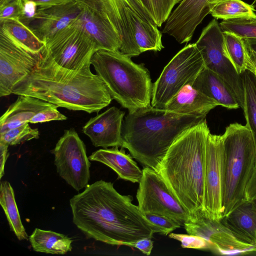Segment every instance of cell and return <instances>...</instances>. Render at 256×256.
Listing matches in <instances>:
<instances>
[{
    "label": "cell",
    "mask_w": 256,
    "mask_h": 256,
    "mask_svg": "<svg viewBox=\"0 0 256 256\" xmlns=\"http://www.w3.org/2000/svg\"><path fill=\"white\" fill-rule=\"evenodd\" d=\"M12 94L33 96L70 110L98 112L112 100L104 82L90 66L79 70L64 68L46 49L32 71L16 84Z\"/></svg>",
    "instance_id": "7a4b0ae2"
},
{
    "label": "cell",
    "mask_w": 256,
    "mask_h": 256,
    "mask_svg": "<svg viewBox=\"0 0 256 256\" xmlns=\"http://www.w3.org/2000/svg\"><path fill=\"white\" fill-rule=\"evenodd\" d=\"M251 202L252 203L253 210H254L255 214H256V200Z\"/></svg>",
    "instance_id": "bcb514c9"
},
{
    "label": "cell",
    "mask_w": 256,
    "mask_h": 256,
    "mask_svg": "<svg viewBox=\"0 0 256 256\" xmlns=\"http://www.w3.org/2000/svg\"><path fill=\"white\" fill-rule=\"evenodd\" d=\"M8 145L4 142H0V178H2L4 174V168L6 160L8 156Z\"/></svg>",
    "instance_id": "b9f144b4"
},
{
    "label": "cell",
    "mask_w": 256,
    "mask_h": 256,
    "mask_svg": "<svg viewBox=\"0 0 256 256\" xmlns=\"http://www.w3.org/2000/svg\"><path fill=\"white\" fill-rule=\"evenodd\" d=\"M28 239L34 250L36 252L64 254L72 250L70 238L52 230L36 228Z\"/></svg>",
    "instance_id": "484cf974"
},
{
    "label": "cell",
    "mask_w": 256,
    "mask_h": 256,
    "mask_svg": "<svg viewBox=\"0 0 256 256\" xmlns=\"http://www.w3.org/2000/svg\"><path fill=\"white\" fill-rule=\"evenodd\" d=\"M80 6V12L74 24L91 37L98 50H119L122 40L117 30L86 8Z\"/></svg>",
    "instance_id": "ac0fdd59"
},
{
    "label": "cell",
    "mask_w": 256,
    "mask_h": 256,
    "mask_svg": "<svg viewBox=\"0 0 256 256\" xmlns=\"http://www.w3.org/2000/svg\"><path fill=\"white\" fill-rule=\"evenodd\" d=\"M204 60L205 67L222 77L234 91L240 107L244 108V90L240 74L226 53L224 32L216 19L204 27L195 43Z\"/></svg>",
    "instance_id": "ba28073f"
},
{
    "label": "cell",
    "mask_w": 256,
    "mask_h": 256,
    "mask_svg": "<svg viewBox=\"0 0 256 256\" xmlns=\"http://www.w3.org/2000/svg\"><path fill=\"white\" fill-rule=\"evenodd\" d=\"M222 0H182L165 22L162 32L179 44L190 41L197 26Z\"/></svg>",
    "instance_id": "9a60e30c"
},
{
    "label": "cell",
    "mask_w": 256,
    "mask_h": 256,
    "mask_svg": "<svg viewBox=\"0 0 256 256\" xmlns=\"http://www.w3.org/2000/svg\"><path fill=\"white\" fill-rule=\"evenodd\" d=\"M223 226L242 243L256 248V214L246 201L222 218Z\"/></svg>",
    "instance_id": "44dd1931"
},
{
    "label": "cell",
    "mask_w": 256,
    "mask_h": 256,
    "mask_svg": "<svg viewBox=\"0 0 256 256\" xmlns=\"http://www.w3.org/2000/svg\"><path fill=\"white\" fill-rule=\"evenodd\" d=\"M78 2L117 30L122 40L119 49L122 54L130 58L141 54L128 24L126 10L130 8L145 20L154 22L139 0H78Z\"/></svg>",
    "instance_id": "4fadbf2b"
},
{
    "label": "cell",
    "mask_w": 256,
    "mask_h": 256,
    "mask_svg": "<svg viewBox=\"0 0 256 256\" xmlns=\"http://www.w3.org/2000/svg\"><path fill=\"white\" fill-rule=\"evenodd\" d=\"M30 0L34 2L38 8H48L64 4H66L78 0Z\"/></svg>",
    "instance_id": "ab89813d"
},
{
    "label": "cell",
    "mask_w": 256,
    "mask_h": 256,
    "mask_svg": "<svg viewBox=\"0 0 256 256\" xmlns=\"http://www.w3.org/2000/svg\"><path fill=\"white\" fill-rule=\"evenodd\" d=\"M132 200V196L118 193L112 183L96 181L70 199L72 222L87 238L112 246L132 247L142 238L163 234Z\"/></svg>",
    "instance_id": "6da1fadb"
},
{
    "label": "cell",
    "mask_w": 256,
    "mask_h": 256,
    "mask_svg": "<svg viewBox=\"0 0 256 256\" xmlns=\"http://www.w3.org/2000/svg\"><path fill=\"white\" fill-rule=\"evenodd\" d=\"M154 24L161 27L172 12L174 6L181 0H139Z\"/></svg>",
    "instance_id": "4dcf8cb0"
},
{
    "label": "cell",
    "mask_w": 256,
    "mask_h": 256,
    "mask_svg": "<svg viewBox=\"0 0 256 256\" xmlns=\"http://www.w3.org/2000/svg\"><path fill=\"white\" fill-rule=\"evenodd\" d=\"M124 114V112L112 106L90 118L83 126L82 132L95 147H122Z\"/></svg>",
    "instance_id": "2e32d148"
},
{
    "label": "cell",
    "mask_w": 256,
    "mask_h": 256,
    "mask_svg": "<svg viewBox=\"0 0 256 256\" xmlns=\"http://www.w3.org/2000/svg\"><path fill=\"white\" fill-rule=\"evenodd\" d=\"M60 176L77 191L87 186L90 163L86 146L74 128L66 130L51 151Z\"/></svg>",
    "instance_id": "30bf717a"
},
{
    "label": "cell",
    "mask_w": 256,
    "mask_h": 256,
    "mask_svg": "<svg viewBox=\"0 0 256 256\" xmlns=\"http://www.w3.org/2000/svg\"><path fill=\"white\" fill-rule=\"evenodd\" d=\"M192 86L213 99L219 106L228 109L240 107L230 86L219 75L204 67L196 78Z\"/></svg>",
    "instance_id": "7402d4cb"
},
{
    "label": "cell",
    "mask_w": 256,
    "mask_h": 256,
    "mask_svg": "<svg viewBox=\"0 0 256 256\" xmlns=\"http://www.w3.org/2000/svg\"><path fill=\"white\" fill-rule=\"evenodd\" d=\"M206 120L182 132L168 149L158 172L190 215L203 212Z\"/></svg>",
    "instance_id": "277c9868"
},
{
    "label": "cell",
    "mask_w": 256,
    "mask_h": 256,
    "mask_svg": "<svg viewBox=\"0 0 256 256\" xmlns=\"http://www.w3.org/2000/svg\"><path fill=\"white\" fill-rule=\"evenodd\" d=\"M246 196L248 202H251L256 200V168L246 187Z\"/></svg>",
    "instance_id": "60d3db41"
},
{
    "label": "cell",
    "mask_w": 256,
    "mask_h": 256,
    "mask_svg": "<svg viewBox=\"0 0 256 256\" xmlns=\"http://www.w3.org/2000/svg\"><path fill=\"white\" fill-rule=\"evenodd\" d=\"M139 182L136 198L143 214H156L168 216L182 226L191 215L174 196L162 176L154 170L144 167Z\"/></svg>",
    "instance_id": "9c48e42d"
},
{
    "label": "cell",
    "mask_w": 256,
    "mask_h": 256,
    "mask_svg": "<svg viewBox=\"0 0 256 256\" xmlns=\"http://www.w3.org/2000/svg\"><path fill=\"white\" fill-rule=\"evenodd\" d=\"M242 76L244 90L243 110L246 120V126L252 133L256 151V76L248 70H246Z\"/></svg>",
    "instance_id": "f1b7e54d"
},
{
    "label": "cell",
    "mask_w": 256,
    "mask_h": 256,
    "mask_svg": "<svg viewBox=\"0 0 256 256\" xmlns=\"http://www.w3.org/2000/svg\"><path fill=\"white\" fill-rule=\"evenodd\" d=\"M118 148L97 150L89 156V160L108 166L117 174L118 178L139 183L142 170L139 168L131 155L126 153L124 148L122 147L120 150Z\"/></svg>",
    "instance_id": "ffe728a7"
},
{
    "label": "cell",
    "mask_w": 256,
    "mask_h": 256,
    "mask_svg": "<svg viewBox=\"0 0 256 256\" xmlns=\"http://www.w3.org/2000/svg\"><path fill=\"white\" fill-rule=\"evenodd\" d=\"M0 34L32 54H41L46 48V42L22 22L18 18L0 22Z\"/></svg>",
    "instance_id": "d4e9b609"
},
{
    "label": "cell",
    "mask_w": 256,
    "mask_h": 256,
    "mask_svg": "<svg viewBox=\"0 0 256 256\" xmlns=\"http://www.w3.org/2000/svg\"><path fill=\"white\" fill-rule=\"evenodd\" d=\"M169 237L180 242L182 248L205 250L211 247L208 241L195 235L170 233Z\"/></svg>",
    "instance_id": "836d02e7"
},
{
    "label": "cell",
    "mask_w": 256,
    "mask_h": 256,
    "mask_svg": "<svg viewBox=\"0 0 256 256\" xmlns=\"http://www.w3.org/2000/svg\"><path fill=\"white\" fill-rule=\"evenodd\" d=\"M246 52L248 55V60L252 62L254 66V70L253 73L256 76V54L249 50L246 48Z\"/></svg>",
    "instance_id": "7bdbcfd3"
},
{
    "label": "cell",
    "mask_w": 256,
    "mask_h": 256,
    "mask_svg": "<svg viewBox=\"0 0 256 256\" xmlns=\"http://www.w3.org/2000/svg\"><path fill=\"white\" fill-rule=\"evenodd\" d=\"M39 136L38 129L32 128L28 122L0 134V142L8 146H14L32 139L38 138Z\"/></svg>",
    "instance_id": "d6a6232c"
},
{
    "label": "cell",
    "mask_w": 256,
    "mask_h": 256,
    "mask_svg": "<svg viewBox=\"0 0 256 256\" xmlns=\"http://www.w3.org/2000/svg\"><path fill=\"white\" fill-rule=\"evenodd\" d=\"M220 26L223 32H229L244 40H256V19L222 20Z\"/></svg>",
    "instance_id": "1f68e13d"
},
{
    "label": "cell",
    "mask_w": 256,
    "mask_h": 256,
    "mask_svg": "<svg viewBox=\"0 0 256 256\" xmlns=\"http://www.w3.org/2000/svg\"><path fill=\"white\" fill-rule=\"evenodd\" d=\"M112 98L129 112L151 106L153 88L150 72L119 50H99L90 60Z\"/></svg>",
    "instance_id": "5b68a950"
},
{
    "label": "cell",
    "mask_w": 256,
    "mask_h": 256,
    "mask_svg": "<svg viewBox=\"0 0 256 256\" xmlns=\"http://www.w3.org/2000/svg\"><path fill=\"white\" fill-rule=\"evenodd\" d=\"M154 242L151 238H142L136 242L132 247L140 250L143 254L149 256L153 248Z\"/></svg>",
    "instance_id": "f35d334b"
},
{
    "label": "cell",
    "mask_w": 256,
    "mask_h": 256,
    "mask_svg": "<svg viewBox=\"0 0 256 256\" xmlns=\"http://www.w3.org/2000/svg\"><path fill=\"white\" fill-rule=\"evenodd\" d=\"M80 9L78 2L48 8H38L28 27L46 44L55 34L76 20Z\"/></svg>",
    "instance_id": "e0dca14e"
},
{
    "label": "cell",
    "mask_w": 256,
    "mask_h": 256,
    "mask_svg": "<svg viewBox=\"0 0 256 256\" xmlns=\"http://www.w3.org/2000/svg\"><path fill=\"white\" fill-rule=\"evenodd\" d=\"M146 218L163 231L164 235H167L182 226L178 222L168 216L151 213L144 214Z\"/></svg>",
    "instance_id": "e575fe53"
},
{
    "label": "cell",
    "mask_w": 256,
    "mask_h": 256,
    "mask_svg": "<svg viewBox=\"0 0 256 256\" xmlns=\"http://www.w3.org/2000/svg\"><path fill=\"white\" fill-rule=\"evenodd\" d=\"M246 48L256 54V40L242 39Z\"/></svg>",
    "instance_id": "ee69618b"
},
{
    "label": "cell",
    "mask_w": 256,
    "mask_h": 256,
    "mask_svg": "<svg viewBox=\"0 0 256 256\" xmlns=\"http://www.w3.org/2000/svg\"><path fill=\"white\" fill-rule=\"evenodd\" d=\"M224 148L222 136L209 133L204 159V216L220 223L222 219Z\"/></svg>",
    "instance_id": "8fae6325"
},
{
    "label": "cell",
    "mask_w": 256,
    "mask_h": 256,
    "mask_svg": "<svg viewBox=\"0 0 256 256\" xmlns=\"http://www.w3.org/2000/svg\"><path fill=\"white\" fill-rule=\"evenodd\" d=\"M55 106L33 96L18 95L0 118V134L29 123L36 114Z\"/></svg>",
    "instance_id": "603a6c76"
},
{
    "label": "cell",
    "mask_w": 256,
    "mask_h": 256,
    "mask_svg": "<svg viewBox=\"0 0 256 256\" xmlns=\"http://www.w3.org/2000/svg\"><path fill=\"white\" fill-rule=\"evenodd\" d=\"M254 6L242 0H222L211 10L210 14L216 19H256Z\"/></svg>",
    "instance_id": "83f0119b"
},
{
    "label": "cell",
    "mask_w": 256,
    "mask_h": 256,
    "mask_svg": "<svg viewBox=\"0 0 256 256\" xmlns=\"http://www.w3.org/2000/svg\"><path fill=\"white\" fill-rule=\"evenodd\" d=\"M254 2L256 3V0H254Z\"/></svg>",
    "instance_id": "7dc6e473"
},
{
    "label": "cell",
    "mask_w": 256,
    "mask_h": 256,
    "mask_svg": "<svg viewBox=\"0 0 256 256\" xmlns=\"http://www.w3.org/2000/svg\"><path fill=\"white\" fill-rule=\"evenodd\" d=\"M20 20L28 26L34 19L38 9L37 4L30 0H22Z\"/></svg>",
    "instance_id": "74e56055"
},
{
    "label": "cell",
    "mask_w": 256,
    "mask_h": 256,
    "mask_svg": "<svg viewBox=\"0 0 256 256\" xmlns=\"http://www.w3.org/2000/svg\"><path fill=\"white\" fill-rule=\"evenodd\" d=\"M218 106L214 100L192 85L188 84L168 102L164 108L178 114L206 118L212 110Z\"/></svg>",
    "instance_id": "d6986e66"
},
{
    "label": "cell",
    "mask_w": 256,
    "mask_h": 256,
    "mask_svg": "<svg viewBox=\"0 0 256 256\" xmlns=\"http://www.w3.org/2000/svg\"><path fill=\"white\" fill-rule=\"evenodd\" d=\"M42 54H32L0 34V97L12 94L14 86L32 71Z\"/></svg>",
    "instance_id": "5bb4252c"
},
{
    "label": "cell",
    "mask_w": 256,
    "mask_h": 256,
    "mask_svg": "<svg viewBox=\"0 0 256 256\" xmlns=\"http://www.w3.org/2000/svg\"><path fill=\"white\" fill-rule=\"evenodd\" d=\"M224 148L222 218L246 202V191L256 166V151L250 130L234 123L222 135Z\"/></svg>",
    "instance_id": "8992f818"
},
{
    "label": "cell",
    "mask_w": 256,
    "mask_h": 256,
    "mask_svg": "<svg viewBox=\"0 0 256 256\" xmlns=\"http://www.w3.org/2000/svg\"><path fill=\"white\" fill-rule=\"evenodd\" d=\"M0 204L6 214L11 230L18 240H28V236L21 220L14 190L10 183L6 180L0 182Z\"/></svg>",
    "instance_id": "4316f807"
},
{
    "label": "cell",
    "mask_w": 256,
    "mask_h": 256,
    "mask_svg": "<svg viewBox=\"0 0 256 256\" xmlns=\"http://www.w3.org/2000/svg\"><path fill=\"white\" fill-rule=\"evenodd\" d=\"M22 4V0H14L0 6V22L9 18H19Z\"/></svg>",
    "instance_id": "8d00e7d4"
},
{
    "label": "cell",
    "mask_w": 256,
    "mask_h": 256,
    "mask_svg": "<svg viewBox=\"0 0 256 256\" xmlns=\"http://www.w3.org/2000/svg\"><path fill=\"white\" fill-rule=\"evenodd\" d=\"M58 106H55L41 110L30 120L29 123L38 124L66 120L68 118L60 112L58 110Z\"/></svg>",
    "instance_id": "d590c367"
},
{
    "label": "cell",
    "mask_w": 256,
    "mask_h": 256,
    "mask_svg": "<svg viewBox=\"0 0 256 256\" xmlns=\"http://www.w3.org/2000/svg\"><path fill=\"white\" fill-rule=\"evenodd\" d=\"M126 10L128 24L140 52L162 50L164 46L162 34L158 26L145 20L130 8H127Z\"/></svg>",
    "instance_id": "cb8c5ba5"
},
{
    "label": "cell",
    "mask_w": 256,
    "mask_h": 256,
    "mask_svg": "<svg viewBox=\"0 0 256 256\" xmlns=\"http://www.w3.org/2000/svg\"><path fill=\"white\" fill-rule=\"evenodd\" d=\"M14 0H0V6L4 5Z\"/></svg>",
    "instance_id": "f6af8a7d"
},
{
    "label": "cell",
    "mask_w": 256,
    "mask_h": 256,
    "mask_svg": "<svg viewBox=\"0 0 256 256\" xmlns=\"http://www.w3.org/2000/svg\"><path fill=\"white\" fill-rule=\"evenodd\" d=\"M225 48L236 72L242 74L248 70V60L243 40L229 32H224Z\"/></svg>",
    "instance_id": "f546056e"
},
{
    "label": "cell",
    "mask_w": 256,
    "mask_h": 256,
    "mask_svg": "<svg viewBox=\"0 0 256 256\" xmlns=\"http://www.w3.org/2000/svg\"><path fill=\"white\" fill-rule=\"evenodd\" d=\"M206 118L178 114L150 106L128 112L122 124V144L144 168L158 172L175 140Z\"/></svg>",
    "instance_id": "3957f363"
},
{
    "label": "cell",
    "mask_w": 256,
    "mask_h": 256,
    "mask_svg": "<svg viewBox=\"0 0 256 256\" xmlns=\"http://www.w3.org/2000/svg\"><path fill=\"white\" fill-rule=\"evenodd\" d=\"M204 67L196 44L186 46L172 58L153 84L152 106L164 108L182 88L192 85Z\"/></svg>",
    "instance_id": "52a82bcc"
},
{
    "label": "cell",
    "mask_w": 256,
    "mask_h": 256,
    "mask_svg": "<svg viewBox=\"0 0 256 256\" xmlns=\"http://www.w3.org/2000/svg\"><path fill=\"white\" fill-rule=\"evenodd\" d=\"M46 46L56 63L74 70L90 66L92 56L98 50L91 37L74 22L55 34Z\"/></svg>",
    "instance_id": "7c38bea8"
}]
</instances>
